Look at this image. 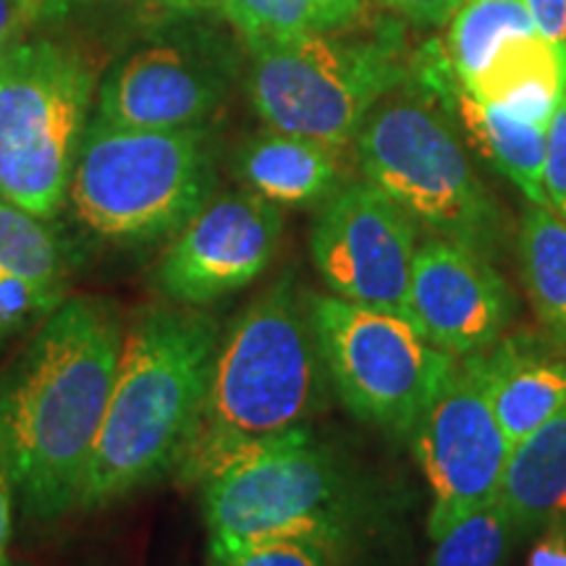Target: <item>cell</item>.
<instances>
[{"label":"cell","mask_w":566,"mask_h":566,"mask_svg":"<svg viewBox=\"0 0 566 566\" xmlns=\"http://www.w3.org/2000/svg\"><path fill=\"white\" fill-rule=\"evenodd\" d=\"M420 223L367 179L317 205L310 254L331 294L407 317Z\"/></svg>","instance_id":"cell-12"},{"label":"cell","mask_w":566,"mask_h":566,"mask_svg":"<svg viewBox=\"0 0 566 566\" xmlns=\"http://www.w3.org/2000/svg\"><path fill=\"white\" fill-rule=\"evenodd\" d=\"M0 268L63 292L69 258L51 221L0 197Z\"/></svg>","instance_id":"cell-24"},{"label":"cell","mask_w":566,"mask_h":566,"mask_svg":"<svg viewBox=\"0 0 566 566\" xmlns=\"http://www.w3.org/2000/svg\"><path fill=\"white\" fill-rule=\"evenodd\" d=\"M218 11L250 48L268 40L344 30L357 19L359 6L352 0H221Z\"/></svg>","instance_id":"cell-23"},{"label":"cell","mask_w":566,"mask_h":566,"mask_svg":"<svg viewBox=\"0 0 566 566\" xmlns=\"http://www.w3.org/2000/svg\"><path fill=\"white\" fill-rule=\"evenodd\" d=\"M352 147L363 179L430 233L493 263L514 250L506 210L480 179L457 124L415 74L367 113Z\"/></svg>","instance_id":"cell-4"},{"label":"cell","mask_w":566,"mask_h":566,"mask_svg":"<svg viewBox=\"0 0 566 566\" xmlns=\"http://www.w3.org/2000/svg\"><path fill=\"white\" fill-rule=\"evenodd\" d=\"M21 24L17 17V9H13V0H0V53L11 45L13 40L19 38Z\"/></svg>","instance_id":"cell-33"},{"label":"cell","mask_w":566,"mask_h":566,"mask_svg":"<svg viewBox=\"0 0 566 566\" xmlns=\"http://www.w3.org/2000/svg\"><path fill=\"white\" fill-rule=\"evenodd\" d=\"M124 344L108 300L71 296L0 384V467L38 520L76 509Z\"/></svg>","instance_id":"cell-1"},{"label":"cell","mask_w":566,"mask_h":566,"mask_svg":"<svg viewBox=\"0 0 566 566\" xmlns=\"http://www.w3.org/2000/svg\"><path fill=\"white\" fill-rule=\"evenodd\" d=\"M212 541L294 537L336 556L365 516V491L313 430L281 438L205 480Z\"/></svg>","instance_id":"cell-8"},{"label":"cell","mask_w":566,"mask_h":566,"mask_svg":"<svg viewBox=\"0 0 566 566\" xmlns=\"http://www.w3.org/2000/svg\"><path fill=\"white\" fill-rule=\"evenodd\" d=\"M210 13L171 11L142 30L97 84L95 118L124 129L210 124L242 74V51Z\"/></svg>","instance_id":"cell-9"},{"label":"cell","mask_w":566,"mask_h":566,"mask_svg":"<svg viewBox=\"0 0 566 566\" xmlns=\"http://www.w3.org/2000/svg\"><path fill=\"white\" fill-rule=\"evenodd\" d=\"M514 537L504 504L493 499L436 537L428 566H504Z\"/></svg>","instance_id":"cell-25"},{"label":"cell","mask_w":566,"mask_h":566,"mask_svg":"<svg viewBox=\"0 0 566 566\" xmlns=\"http://www.w3.org/2000/svg\"><path fill=\"white\" fill-rule=\"evenodd\" d=\"M328 394L307 292L286 273L221 334L208 391L174 467L176 478L202 485L239 459L310 430Z\"/></svg>","instance_id":"cell-2"},{"label":"cell","mask_w":566,"mask_h":566,"mask_svg":"<svg viewBox=\"0 0 566 566\" xmlns=\"http://www.w3.org/2000/svg\"><path fill=\"white\" fill-rule=\"evenodd\" d=\"M525 3L533 13L535 30L556 53L566 87V0H525Z\"/></svg>","instance_id":"cell-29"},{"label":"cell","mask_w":566,"mask_h":566,"mask_svg":"<svg viewBox=\"0 0 566 566\" xmlns=\"http://www.w3.org/2000/svg\"><path fill=\"white\" fill-rule=\"evenodd\" d=\"M221 344L202 307H150L124 331L122 357L76 509H97L174 472Z\"/></svg>","instance_id":"cell-3"},{"label":"cell","mask_w":566,"mask_h":566,"mask_svg":"<svg viewBox=\"0 0 566 566\" xmlns=\"http://www.w3.org/2000/svg\"><path fill=\"white\" fill-rule=\"evenodd\" d=\"M527 566H566V530L551 527L541 533L530 551Z\"/></svg>","instance_id":"cell-31"},{"label":"cell","mask_w":566,"mask_h":566,"mask_svg":"<svg viewBox=\"0 0 566 566\" xmlns=\"http://www.w3.org/2000/svg\"><path fill=\"white\" fill-rule=\"evenodd\" d=\"M352 3H357V6H359V0H352Z\"/></svg>","instance_id":"cell-36"},{"label":"cell","mask_w":566,"mask_h":566,"mask_svg":"<svg viewBox=\"0 0 566 566\" xmlns=\"http://www.w3.org/2000/svg\"><path fill=\"white\" fill-rule=\"evenodd\" d=\"M475 357L485 373L495 420L512 446L566 409V357L548 352L537 338L504 336Z\"/></svg>","instance_id":"cell-16"},{"label":"cell","mask_w":566,"mask_h":566,"mask_svg":"<svg viewBox=\"0 0 566 566\" xmlns=\"http://www.w3.org/2000/svg\"><path fill=\"white\" fill-rule=\"evenodd\" d=\"M317 346L346 412L396 441H409L457 359L424 338L405 315L307 292Z\"/></svg>","instance_id":"cell-10"},{"label":"cell","mask_w":566,"mask_h":566,"mask_svg":"<svg viewBox=\"0 0 566 566\" xmlns=\"http://www.w3.org/2000/svg\"><path fill=\"white\" fill-rule=\"evenodd\" d=\"M462 3H464V0H449V19L454 17V11H457Z\"/></svg>","instance_id":"cell-35"},{"label":"cell","mask_w":566,"mask_h":566,"mask_svg":"<svg viewBox=\"0 0 566 566\" xmlns=\"http://www.w3.org/2000/svg\"><path fill=\"white\" fill-rule=\"evenodd\" d=\"M546 195L566 221V87L546 129Z\"/></svg>","instance_id":"cell-28"},{"label":"cell","mask_w":566,"mask_h":566,"mask_svg":"<svg viewBox=\"0 0 566 566\" xmlns=\"http://www.w3.org/2000/svg\"><path fill=\"white\" fill-rule=\"evenodd\" d=\"M336 32L250 45L244 90L271 129L346 150L367 113L409 82L412 66L401 51V32L378 30L367 38Z\"/></svg>","instance_id":"cell-7"},{"label":"cell","mask_w":566,"mask_h":566,"mask_svg":"<svg viewBox=\"0 0 566 566\" xmlns=\"http://www.w3.org/2000/svg\"><path fill=\"white\" fill-rule=\"evenodd\" d=\"M462 84L483 103L548 129L564 92V74L548 42L527 34L501 48L480 74Z\"/></svg>","instance_id":"cell-19"},{"label":"cell","mask_w":566,"mask_h":566,"mask_svg":"<svg viewBox=\"0 0 566 566\" xmlns=\"http://www.w3.org/2000/svg\"><path fill=\"white\" fill-rule=\"evenodd\" d=\"M516 310L520 300L499 263L436 233L417 247L407 321L449 357L491 349L509 334Z\"/></svg>","instance_id":"cell-14"},{"label":"cell","mask_w":566,"mask_h":566,"mask_svg":"<svg viewBox=\"0 0 566 566\" xmlns=\"http://www.w3.org/2000/svg\"><path fill=\"white\" fill-rule=\"evenodd\" d=\"M514 258L537 323L566 344V221L551 205H525L514 229Z\"/></svg>","instance_id":"cell-20"},{"label":"cell","mask_w":566,"mask_h":566,"mask_svg":"<svg viewBox=\"0 0 566 566\" xmlns=\"http://www.w3.org/2000/svg\"><path fill=\"white\" fill-rule=\"evenodd\" d=\"M527 34L541 32L525 0H464L449 19L443 51L459 82H470L501 48Z\"/></svg>","instance_id":"cell-22"},{"label":"cell","mask_w":566,"mask_h":566,"mask_svg":"<svg viewBox=\"0 0 566 566\" xmlns=\"http://www.w3.org/2000/svg\"><path fill=\"white\" fill-rule=\"evenodd\" d=\"M430 485V537L443 535L478 506L499 499L512 443L495 420L478 357L457 359L409 433Z\"/></svg>","instance_id":"cell-11"},{"label":"cell","mask_w":566,"mask_h":566,"mask_svg":"<svg viewBox=\"0 0 566 566\" xmlns=\"http://www.w3.org/2000/svg\"><path fill=\"white\" fill-rule=\"evenodd\" d=\"M415 80L449 113L459 134L475 147L495 174L527 197V202L548 205L546 195V129L533 126L512 113L495 108L472 95L459 82L446 51L428 48L412 66Z\"/></svg>","instance_id":"cell-15"},{"label":"cell","mask_w":566,"mask_h":566,"mask_svg":"<svg viewBox=\"0 0 566 566\" xmlns=\"http://www.w3.org/2000/svg\"><path fill=\"white\" fill-rule=\"evenodd\" d=\"M11 537V480L0 467V566L6 564V548Z\"/></svg>","instance_id":"cell-32"},{"label":"cell","mask_w":566,"mask_h":566,"mask_svg":"<svg viewBox=\"0 0 566 566\" xmlns=\"http://www.w3.org/2000/svg\"><path fill=\"white\" fill-rule=\"evenodd\" d=\"M61 302L63 292L0 268V336L21 328L32 317L51 315Z\"/></svg>","instance_id":"cell-27"},{"label":"cell","mask_w":566,"mask_h":566,"mask_svg":"<svg viewBox=\"0 0 566 566\" xmlns=\"http://www.w3.org/2000/svg\"><path fill=\"white\" fill-rule=\"evenodd\" d=\"M210 566H331L334 554L294 537L210 541Z\"/></svg>","instance_id":"cell-26"},{"label":"cell","mask_w":566,"mask_h":566,"mask_svg":"<svg viewBox=\"0 0 566 566\" xmlns=\"http://www.w3.org/2000/svg\"><path fill=\"white\" fill-rule=\"evenodd\" d=\"M21 32L55 34L74 40L82 34H139L171 13L163 0H13Z\"/></svg>","instance_id":"cell-21"},{"label":"cell","mask_w":566,"mask_h":566,"mask_svg":"<svg viewBox=\"0 0 566 566\" xmlns=\"http://www.w3.org/2000/svg\"><path fill=\"white\" fill-rule=\"evenodd\" d=\"M499 501L516 537L566 530V409L512 446Z\"/></svg>","instance_id":"cell-18"},{"label":"cell","mask_w":566,"mask_h":566,"mask_svg":"<svg viewBox=\"0 0 566 566\" xmlns=\"http://www.w3.org/2000/svg\"><path fill=\"white\" fill-rule=\"evenodd\" d=\"M168 11L181 13H208L221 9V0H163Z\"/></svg>","instance_id":"cell-34"},{"label":"cell","mask_w":566,"mask_h":566,"mask_svg":"<svg viewBox=\"0 0 566 566\" xmlns=\"http://www.w3.org/2000/svg\"><path fill=\"white\" fill-rule=\"evenodd\" d=\"M386 9L401 13L407 21L422 27V30H436V27L449 24V0H380Z\"/></svg>","instance_id":"cell-30"},{"label":"cell","mask_w":566,"mask_h":566,"mask_svg":"<svg viewBox=\"0 0 566 566\" xmlns=\"http://www.w3.org/2000/svg\"><path fill=\"white\" fill-rule=\"evenodd\" d=\"M342 153L323 142L265 126L239 145L233 174L279 208H317L346 181Z\"/></svg>","instance_id":"cell-17"},{"label":"cell","mask_w":566,"mask_h":566,"mask_svg":"<svg viewBox=\"0 0 566 566\" xmlns=\"http://www.w3.org/2000/svg\"><path fill=\"white\" fill-rule=\"evenodd\" d=\"M283 212L250 189L212 195L168 244L155 286L168 302L205 307L242 292L279 252Z\"/></svg>","instance_id":"cell-13"},{"label":"cell","mask_w":566,"mask_h":566,"mask_svg":"<svg viewBox=\"0 0 566 566\" xmlns=\"http://www.w3.org/2000/svg\"><path fill=\"white\" fill-rule=\"evenodd\" d=\"M97 71L74 40L32 32L0 53V197L51 218L90 124Z\"/></svg>","instance_id":"cell-6"},{"label":"cell","mask_w":566,"mask_h":566,"mask_svg":"<svg viewBox=\"0 0 566 566\" xmlns=\"http://www.w3.org/2000/svg\"><path fill=\"white\" fill-rule=\"evenodd\" d=\"M212 124L124 129L92 116L69 184L76 221L113 244L174 239L218 189Z\"/></svg>","instance_id":"cell-5"}]
</instances>
